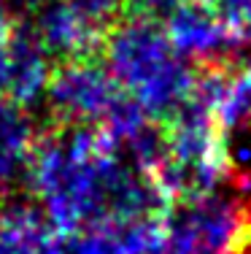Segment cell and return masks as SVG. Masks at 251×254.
<instances>
[{
    "instance_id": "obj_5",
    "label": "cell",
    "mask_w": 251,
    "mask_h": 254,
    "mask_svg": "<svg viewBox=\"0 0 251 254\" xmlns=\"http://www.w3.org/2000/svg\"><path fill=\"white\" fill-rule=\"evenodd\" d=\"M162 216L100 219L68 238L70 254H151L162 249Z\"/></svg>"
},
{
    "instance_id": "obj_3",
    "label": "cell",
    "mask_w": 251,
    "mask_h": 254,
    "mask_svg": "<svg viewBox=\"0 0 251 254\" xmlns=\"http://www.w3.org/2000/svg\"><path fill=\"white\" fill-rule=\"evenodd\" d=\"M122 98V87L103 57L62 60L54 70H49L46 100L54 117L51 125L59 127H89L103 125L113 103Z\"/></svg>"
},
{
    "instance_id": "obj_16",
    "label": "cell",
    "mask_w": 251,
    "mask_h": 254,
    "mask_svg": "<svg viewBox=\"0 0 251 254\" xmlns=\"http://www.w3.org/2000/svg\"><path fill=\"white\" fill-rule=\"evenodd\" d=\"M200 3H205V5H211V0H200Z\"/></svg>"
},
{
    "instance_id": "obj_4",
    "label": "cell",
    "mask_w": 251,
    "mask_h": 254,
    "mask_svg": "<svg viewBox=\"0 0 251 254\" xmlns=\"http://www.w3.org/2000/svg\"><path fill=\"white\" fill-rule=\"evenodd\" d=\"M162 27L173 49L184 60H195V65L232 68L241 49L246 46L241 30L227 25L211 5L200 3V0H187Z\"/></svg>"
},
{
    "instance_id": "obj_6",
    "label": "cell",
    "mask_w": 251,
    "mask_h": 254,
    "mask_svg": "<svg viewBox=\"0 0 251 254\" xmlns=\"http://www.w3.org/2000/svg\"><path fill=\"white\" fill-rule=\"evenodd\" d=\"M33 35L46 54H57L62 60H84L103 54V38L84 25L65 0L49 3L41 11Z\"/></svg>"
},
{
    "instance_id": "obj_10",
    "label": "cell",
    "mask_w": 251,
    "mask_h": 254,
    "mask_svg": "<svg viewBox=\"0 0 251 254\" xmlns=\"http://www.w3.org/2000/svg\"><path fill=\"white\" fill-rule=\"evenodd\" d=\"M68 8L87 25L92 33H98L105 41L124 16L130 14V0H65Z\"/></svg>"
},
{
    "instance_id": "obj_14",
    "label": "cell",
    "mask_w": 251,
    "mask_h": 254,
    "mask_svg": "<svg viewBox=\"0 0 251 254\" xmlns=\"http://www.w3.org/2000/svg\"><path fill=\"white\" fill-rule=\"evenodd\" d=\"M16 3H38V0H16Z\"/></svg>"
},
{
    "instance_id": "obj_8",
    "label": "cell",
    "mask_w": 251,
    "mask_h": 254,
    "mask_svg": "<svg viewBox=\"0 0 251 254\" xmlns=\"http://www.w3.org/2000/svg\"><path fill=\"white\" fill-rule=\"evenodd\" d=\"M11 76H8V95L14 103L27 106L46 89L49 68H46V52L35 41L33 30L16 27L11 35Z\"/></svg>"
},
{
    "instance_id": "obj_11",
    "label": "cell",
    "mask_w": 251,
    "mask_h": 254,
    "mask_svg": "<svg viewBox=\"0 0 251 254\" xmlns=\"http://www.w3.org/2000/svg\"><path fill=\"white\" fill-rule=\"evenodd\" d=\"M184 3L187 0H130V11H138V14L149 16V19L165 25Z\"/></svg>"
},
{
    "instance_id": "obj_13",
    "label": "cell",
    "mask_w": 251,
    "mask_h": 254,
    "mask_svg": "<svg viewBox=\"0 0 251 254\" xmlns=\"http://www.w3.org/2000/svg\"><path fill=\"white\" fill-rule=\"evenodd\" d=\"M44 254H70L68 238H59V235H54V238L49 241V246L44 249Z\"/></svg>"
},
{
    "instance_id": "obj_15",
    "label": "cell",
    "mask_w": 251,
    "mask_h": 254,
    "mask_svg": "<svg viewBox=\"0 0 251 254\" xmlns=\"http://www.w3.org/2000/svg\"><path fill=\"white\" fill-rule=\"evenodd\" d=\"M151 254H165V249H159V252H151Z\"/></svg>"
},
{
    "instance_id": "obj_9",
    "label": "cell",
    "mask_w": 251,
    "mask_h": 254,
    "mask_svg": "<svg viewBox=\"0 0 251 254\" xmlns=\"http://www.w3.org/2000/svg\"><path fill=\"white\" fill-rule=\"evenodd\" d=\"M54 235L35 205L11 203L0 208V254H44Z\"/></svg>"
},
{
    "instance_id": "obj_2",
    "label": "cell",
    "mask_w": 251,
    "mask_h": 254,
    "mask_svg": "<svg viewBox=\"0 0 251 254\" xmlns=\"http://www.w3.org/2000/svg\"><path fill=\"white\" fill-rule=\"evenodd\" d=\"M251 216V203L232 195H200L170 203L162 214L165 254H227Z\"/></svg>"
},
{
    "instance_id": "obj_1",
    "label": "cell",
    "mask_w": 251,
    "mask_h": 254,
    "mask_svg": "<svg viewBox=\"0 0 251 254\" xmlns=\"http://www.w3.org/2000/svg\"><path fill=\"white\" fill-rule=\"evenodd\" d=\"M100 57L119 87L159 125L170 122L195 81V68L173 49L165 27L138 11L105 35Z\"/></svg>"
},
{
    "instance_id": "obj_7",
    "label": "cell",
    "mask_w": 251,
    "mask_h": 254,
    "mask_svg": "<svg viewBox=\"0 0 251 254\" xmlns=\"http://www.w3.org/2000/svg\"><path fill=\"white\" fill-rule=\"evenodd\" d=\"M38 143L33 117L25 106L11 98H0V190L27 179V165Z\"/></svg>"
},
{
    "instance_id": "obj_12",
    "label": "cell",
    "mask_w": 251,
    "mask_h": 254,
    "mask_svg": "<svg viewBox=\"0 0 251 254\" xmlns=\"http://www.w3.org/2000/svg\"><path fill=\"white\" fill-rule=\"evenodd\" d=\"M211 8L222 16L227 25H232L238 30L241 16L246 14V11H251V0H211Z\"/></svg>"
}]
</instances>
